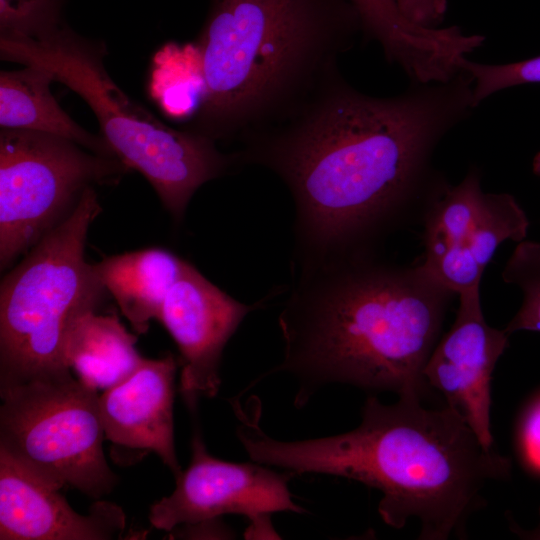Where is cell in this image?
Listing matches in <instances>:
<instances>
[{"label": "cell", "mask_w": 540, "mask_h": 540, "mask_svg": "<svg viewBox=\"0 0 540 540\" xmlns=\"http://www.w3.org/2000/svg\"><path fill=\"white\" fill-rule=\"evenodd\" d=\"M474 109L465 70L392 97L358 91L339 71L294 116L241 138L235 154L287 186L294 264L311 263L363 251L423 188L437 144Z\"/></svg>", "instance_id": "cell-1"}, {"label": "cell", "mask_w": 540, "mask_h": 540, "mask_svg": "<svg viewBox=\"0 0 540 540\" xmlns=\"http://www.w3.org/2000/svg\"><path fill=\"white\" fill-rule=\"evenodd\" d=\"M235 415L237 437L254 462L377 489L382 520L401 529L415 518L421 540L464 535L467 520L484 505L487 485L510 472L509 460L485 448L458 412L448 405L425 408L420 395L399 396L390 405L370 396L357 428L298 441L266 434L260 404L239 406Z\"/></svg>", "instance_id": "cell-2"}, {"label": "cell", "mask_w": 540, "mask_h": 540, "mask_svg": "<svg viewBox=\"0 0 540 540\" xmlns=\"http://www.w3.org/2000/svg\"><path fill=\"white\" fill-rule=\"evenodd\" d=\"M279 316L282 361L301 408L327 384L420 395L453 294L422 266L374 262L363 251L294 265Z\"/></svg>", "instance_id": "cell-3"}, {"label": "cell", "mask_w": 540, "mask_h": 540, "mask_svg": "<svg viewBox=\"0 0 540 540\" xmlns=\"http://www.w3.org/2000/svg\"><path fill=\"white\" fill-rule=\"evenodd\" d=\"M363 35L349 0H211L195 42L200 87L185 129L240 140L294 116Z\"/></svg>", "instance_id": "cell-4"}, {"label": "cell", "mask_w": 540, "mask_h": 540, "mask_svg": "<svg viewBox=\"0 0 540 540\" xmlns=\"http://www.w3.org/2000/svg\"><path fill=\"white\" fill-rule=\"evenodd\" d=\"M105 43L58 23L30 36H0L2 60L39 67L79 95L98 120L101 136L129 169L141 173L179 220L194 193L238 166L236 155L187 129H175L131 99L104 64Z\"/></svg>", "instance_id": "cell-5"}, {"label": "cell", "mask_w": 540, "mask_h": 540, "mask_svg": "<svg viewBox=\"0 0 540 540\" xmlns=\"http://www.w3.org/2000/svg\"><path fill=\"white\" fill-rule=\"evenodd\" d=\"M94 187L44 235L0 285V387L70 370L65 343L75 322L96 311L106 289L85 259L88 230L100 214Z\"/></svg>", "instance_id": "cell-6"}, {"label": "cell", "mask_w": 540, "mask_h": 540, "mask_svg": "<svg viewBox=\"0 0 540 540\" xmlns=\"http://www.w3.org/2000/svg\"><path fill=\"white\" fill-rule=\"evenodd\" d=\"M0 449L48 486L94 500L119 477L109 467L97 389L70 370L0 387Z\"/></svg>", "instance_id": "cell-7"}, {"label": "cell", "mask_w": 540, "mask_h": 540, "mask_svg": "<svg viewBox=\"0 0 540 540\" xmlns=\"http://www.w3.org/2000/svg\"><path fill=\"white\" fill-rule=\"evenodd\" d=\"M128 170L118 158L63 137L1 129V270L68 217L87 188L116 182Z\"/></svg>", "instance_id": "cell-8"}, {"label": "cell", "mask_w": 540, "mask_h": 540, "mask_svg": "<svg viewBox=\"0 0 540 540\" xmlns=\"http://www.w3.org/2000/svg\"><path fill=\"white\" fill-rule=\"evenodd\" d=\"M191 448V462L176 477L174 491L150 507L153 527L172 531L179 525L239 514L250 521L251 535L276 536L270 523L272 514L305 512L288 488L293 472L279 473L258 462L217 459L209 454L199 433L194 434Z\"/></svg>", "instance_id": "cell-9"}, {"label": "cell", "mask_w": 540, "mask_h": 540, "mask_svg": "<svg viewBox=\"0 0 540 540\" xmlns=\"http://www.w3.org/2000/svg\"><path fill=\"white\" fill-rule=\"evenodd\" d=\"M260 305L235 300L185 262L166 295L159 321L181 354L180 392L189 405L194 406L199 397L217 395L224 347Z\"/></svg>", "instance_id": "cell-10"}, {"label": "cell", "mask_w": 540, "mask_h": 540, "mask_svg": "<svg viewBox=\"0 0 540 540\" xmlns=\"http://www.w3.org/2000/svg\"><path fill=\"white\" fill-rule=\"evenodd\" d=\"M508 338L504 329L486 322L480 289L462 293L455 321L437 342L423 371L425 381L444 395L447 405L460 414L487 449L494 442L491 379Z\"/></svg>", "instance_id": "cell-11"}, {"label": "cell", "mask_w": 540, "mask_h": 540, "mask_svg": "<svg viewBox=\"0 0 540 540\" xmlns=\"http://www.w3.org/2000/svg\"><path fill=\"white\" fill-rule=\"evenodd\" d=\"M177 363L172 354L143 359L128 378L99 398L105 438L111 458L132 465L156 453L175 478L182 472L174 442V379Z\"/></svg>", "instance_id": "cell-12"}, {"label": "cell", "mask_w": 540, "mask_h": 540, "mask_svg": "<svg viewBox=\"0 0 540 540\" xmlns=\"http://www.w3.org/2000/svg\"><path fill=\"white\" fill-rule=\"evenodd\" d=\"M125 519L120 506L101 499L79 514L0 449V540H111L122 536Z\"/></svg>", "instance_id": "cell-13"}, {"label": "cell", "mask_w": 540, "mask_h": 540, "mask_svg": "<svg viewBox=\"0 0 540 540\" xmlns=\"http://www.w3.org/2000/svg\"><path fill=\"white\" fill-rule=\"evenodd\" d=\"M483 192L479 171L471 169L456 185L438 183L434 187L425 216L421 266L458 295L480 289L483 271L466 248Z\"/></svg>", "instance_id": "cell-14"}, {"label": "cell", "mask_w": 540, "mask_h": 540, "mask_svg": "<svg viewBox=\"0 0 540 540\" xmlns=\"http://www.w3.org/2000/svg\"><path fill=\"white\" fill-rule=\"evenodd\" d=\"M357 10L363 36L377 42L386 60L399 66L410 81L425 82L446 68L455 47L452 30L410 22L396 0H349Z\"/></svg>", "instance_id": "cell-15"}, {"label": "cell", "mask_w": 540, "mask_h": 540, "mask_svg": "<svg viewBox=\"0 0 540 540\" xmlns=\"http://www.w3.org/2000/svg\"><path fill=\"white\" fill-rule=\"evenodd\" d=\"M185 262L153 247L107 257L95 268L134 331L144 334L151 320H159L166 295Z\"/></svg>", "instance_id": "cell-16"}, {"label": "cell", "mask_w": 540, "mask_h": 540, "mask_svg": "<svg viewBox=\"0 0 540 540\" xmlns=\"http://www.w3.org/2000/svg\"><path fill=\"white\" fill-rule=\"evenodd\" d=\"M47 71L35 66L0 72V127L20 129L72 140L99 155L116 157L106 140L75 122L59 105ZM117 158V157H116Z\"/></svg>", "instance_id": "cell-17"}, {"label": "cell", "mask_w": 540, "mask_h": 540, "mask_svg": "<svg viewBox=\"0 0 540 540\" xmlns=\"http://www.w3.org/2000/svg\"><path fill=\"white\" fill-rule=\"evenodd\" d=\"M129 333L115 315L91 311L73 325L65 343V361L78 379L99 389L113 387L133 374L143 361Z\"/></svg>", "instance_id": "cell-18"}, {"label": "cell", "mask_w": 540, "mask_h": 540, "mask_svg": "<svg viewBox=\"0 0 540 540\" xmlns=\"http://www.w3.org/2000/svg\"><path fill=\"white\" fill-rule=\"evenodd\" d=\"M528 227L527 215L512 195L483 192L467 243V254L484 272L497 248L507 240H525Z\"/></svg>", "instance_id": "cell-19"}, {"label": "cell", "mask_w": 540, "mask_h": 540, "mask_svg": "<svg viewBox=\"0 0 540 540\" xmlns=\"http://www.w3.org/2000/svg\"><path fill=\"white\" fill-rule=\"evenodd\" d=\"M502 278L523 295L519 310L504 330L509 335L522 330L540 332V242H519L503 268Z\"/></svg>", "instance_id": "cell-20"}, {"label": "cell", "mask_w": 540, "mask_h": 540, "mask_svg": "<svg viewBox=\"0 0 540 540\" xmlns=\"http://www.w3.org/2000/svg\"><path fill=\"white\" fill-rule=\"evenodd\" d=\"M463 69L472 78V98L475 108L502 90L540 84V55L504 64H484L467 58L463 63Z\"/></svg>", "instance_id": "cell-21"}, {"label": "cell", "mask_w": 540, "mask_h": 540, "mask_svg": "<svg viewBox=\"0 0 540 540\" xmlns=\"http://www.w3.org/2000/svg\"><path fill=\"white\" fill-rule=\"evenodd\" d=\"M59 21V0H0V35L30 36Z\"/></svg>", "instance_id": "cell-22"}, {"label": "cell", "mask_w": 540, "mask_h": 540, "mask_svg": "<svg viewBox=\"0 0 540 540\" xmlns=\"http://www.w3.org/2000/svg\"><path fill=\"white\" fill-rule=\"evenodd\" d=\"M401 13L412 23L437 28L445 18L447 0H396Z\"/></svg>", "instance_id": "cell-23"}, {"label": "cell", "mask_w": 540, "mask_h": 540, "mask_svg": "<svg viewBox=\"0 0 540 540\" xmlns=\"http://www.w3.org/2000/svg\"><path fill=\"white\" fill-rule=\"evenodd\" d=\"M521 440L527 463L540 473V399L530 407L524 418Z\"/></svg>", "instance_id": "cell-24"}, {"label": "cell", "mask_w": 540, "mask_h": 540, "mask_svg": "<svg viewBox=\"0 0 540 540\" xmlns=\"http://www.w3.org/2000/svg\"><path fill=\"white\" fill-rule=\"evenodd\" d=\"M532 169L535 175L540 176V151L533 158Z\"/></svg>", "instance_id": "cell-25"}, {"label": "cell", "mask_w": 540, "mask_h": 540, "mask_svg": "<svg viewBox=\"0 0 540 540\" xmlns=\"http://www.w3.org/2000/svg\"><path fill=\"white\" fill-rule=\"evenodd\" d=\"M538 535L540 536V533Z\"/></svg>", "instance_id": "cell-26"}]
</instances>
